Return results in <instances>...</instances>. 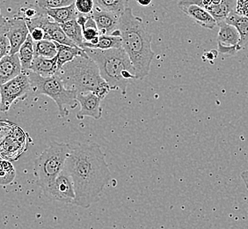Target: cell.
Here are the masks:
<instances>
[{"label": "cell", "instance_id": "obj_36", "mask_svg": "<svg viewBox=\"0 0 248 229\" xmlns=\"http://www.w3.org/2000/svg\"><path fill=\"white\" fill-rule=\"evenodd\" d=\"M153 0H137L138 4L141 6H149V5H152Z\"/></svg>", "mask_w": 248, "mask_h": 229}, {"label": "cell", "instance_id": "obj_30", "mask_svg": "<svg viewBox=\"0 0 248 229\" xmlns=\"http://www.w3.org/2000/svg\"><path fill=\"white\" fill-rule=\"evenodd\" d=\"M8 24V23H7ZM7 25L0 29V60L11 54V44L6 35Z\"/></svg>", "mask_w": 248, "mask_h": 229}, {"label": "cell", "instance_id": "obj_5", "mask_svg": "<svg viewBox=\"0 0 248 229\" xmlns=\"http://www.w3.org/2000/svg\"><path fill=\"white\" fill-rule=\"evenodd\" d=\"M71 151L69 144L51 142L34 161V176L42 190L48 186L62 171Z\"/></svg>", "mask_w": 248, "mask_h": 229}, {"label": "cell", "instance_id": "obj_6", "mask_svg": "<svg viewBox=\"0 0 248 229\" xmlns=\"http://www.w3.org/2000/svg\"><path fill=\"white\" fill-rule=\"evenodd\" d=\"M27 74L31 83V90L35 95H44L51 98L58 105L62 117L69 114V111L65 109L66 106L71 108L76 107L78 93L67 89L59 77H42L31 71L27 72Z\"/></svg>", "mask_w": 248, "mask_h": 229}, {"label": "cell", "instance_id": "obj_37", "mask_svg": "<svg viewBox=\"0 0 248 229\" xmlns=\"http://www.w3.org/2000/svg\"><path fill=\"white\" fill-rule=\"evenodd\" d=\"M241 178H242L244 183L246 184V187H247V189L248 190V170L242 172V174H241Z\"/></svg>", "mask_w": 248, "mask_h": 229}, {"label": "cell", "instance_id": "obj_10", "mask_svg": "<svg viewBox=\"0 0 248 229\" xmlns=\"http://www.w3.org/2000/svg\"><path fill=\"white\" fill-rule=\"evenodd\" d=\"M6 35L11 44V54H17L29 35L26 20L19 17L8 19Z\"/></svg>", "mask_w": 248, "mask_h": 229}, {"label": "cell", "instance_id": "obj_2", "mask_svg": "<svg viewBox=\"0 0 248 229\" xmlns=\"http://www.w3.org/2000/svg\"><path fill=\"white\" fill-rule=\"evenodd\" d=\"M118 30L122 47L133 65L138 80H142L148 75L154 57L152 49L153 37L143 24V19L134 15L130 7L120 16Z\"/></svg>", "mask_w": 248, "mask_h": 229}, {"label": "cell", "instance_id": "obj_23", "mask_svg": "<svg viewBox=\"0 0 248 229\" xmlns=\"http://www.w3.org/2000/svg\"><path fill=\"white\" fill-rule=\"evenodd\" d=\"M61 28L68 38L72 40L78 47L84 49V38L82 34L81 26L78 23L77 19L61 24Z\"/></svg>", "mask_w": 248, "mask_h": 229}, {"label": "cell", "instance_id": "obj_1", "mask_svg": "<svg viewBox=\"0 0 248 229\" xmlns=\"http://www.w3.org/2000/svg\"><path fill=\"white\" fill-rule=\"evenodd\" d=\"M63 170L72 178L75 191L73 205L82 208L98 202L112 178L105 154L96 143L71 146Z\"/></svg>", "mask_w": 248, "mask_h": 229}, {"label": "cell", "instance_id": "obj_3", "mask_svg": "<svg viewBox=\"0 0 248 229\" xmlns=\"http://www.w3.org/2000/svg\"><path fill=\"white\" fill-rule=\"evenodd\" d=\"M56 75L61 79L67 89L76 91L78 94L93 93L103 100L111 90L100 76L99 67L88 56L75 57Z\"/></svg>", "mask_w": 248, "mask_h": 229}, {"label": "cell", "instance_id": "obj_27", "mask_svg": "<svg viewBox=\"0 0 248 229\" xmlns=\"http://www.w3.org/2000/svg\"><path fill=\"white\" fill-rule=\"evenodd\" d=\"M16 171L9 161L0 159V186L9 185L15 181Z\"/></svg>", "mask_w": 248, "mask_h": 229}, {"label": "cell", "instance_id": "obj_40", "mask_svg": "<svg viewBox=\"0 0 248 229\" xmlns=\"http://www.w3.org/2000/svg\"><path fill=\"white\" fill-rule=\"evenodd\" d=\"M0 159H1V158H0Z\"/></svg>", "mask_w": 248, "mask_h": 229}, {"label": "cell", "instance_id": "obj_14", "mask_svg": "<svg viewBox=\"0 0 248 229\" xmlns=\"http://www.w3.org/2000/svg\"><path fill=\"white\" fill-rule=\"evenodd\" d=\"M22 72L19 56L10 54L0 60V86L12 81Z\"/></svg>", "mask_w": 248, "mask_h": 229}, {"label": "cell", "instance_id": "obj_16", "mask_svg": "<svg viewBox=\"0 0 248 229\" xmlns=\"http://www.w3.org/2000/svg\"><path fill=\"white\" fill-rule=\"evenodd\" d=\"M217 26L219 27V31L217 34V44L238 48L240 36L236 28L226 23L225 21L220 22Z\"/></svg>", "mask_w": 248, "mask_h": 229}, {"label": "cell", "instance_id": "obj_32", "mask_svg": "<svg viewBox=\"0 0 248 229\" xmlns=\"http://www.w3.org/2000/svg\"><path fill=\"white\" fill-rule=\"evenodd\" d=\"M29 35L33 42H40L43 40H48L47 39V34L45 31L42 28L39 27H33V28H29Z\"/></svg>", "mask_w": 248, "mask_h": 229}, {"label": "cell", "instance_id": "obj_4", "mask_svg": "<svg viewBox=\"0 0 248 229\" xmlns=\"http://www.w3.org/2000/svg\"><path fill=\"white\" fill-rule=\"evenodd\" d=\"M84 50L96 63L100 76L111 90H120L126 95L129 82L138 80L133 65L123 47L107 50L84 48Z\"/></svg>", "mask_w": 248, "mask_h": 229}, {"label": "cell", "instance_id": "obj_28", "mask_svg": "<svg viewBox=\"0 0 248 229\" xmlns=\"http://www.w3.org/2000/svg\"><path fill=\"white\" fill-rule=\"evenodd\" d=\"M75 0H36V5L45 11L48 9L61 8L74 4Z\"/></svg>", "mask_w": 248, "mask_h": 229}, {"label": "cell", "instance_id": "obj_22", "mask_svg": "<svg viewBox=\"0 0 248 229\" xmlns=\"http://www.w3.org/2000/svg\"><path fill=\"white\" fill-rule=\"evenodd\" d=\"M18 56H19L21 68H22V72H29L34 57L33 41L30 35H29L26 42L19 49Z\"/></svg>", "mask_w": 248, "mask_h": 229}, {"label": "cell", "instance_id": "obj_34", "mask_svg": "<svg viewBox=\"0 0 248 229\" xmlns=\"http://www.w3.org/2000/svg\"><path fill=\"white\" fill-rule=\"evenodd\" d=\"M235 12L240 16L248 18V0H237Z\"/></svg>", "mask_w": 248, "mask_h": 229}, {"label": "cell", "instance_id": "obj_8", "mask_svg": "<svg viewBox=\"0 0 248 229\" xmlns=\"http://www.w3.org/2000/svg\"><path fill=\"white\" fill-rule=\"evenodd\" d=\"M28 134L14 124L9 135L0 143V158L9 162L17 161L28 148Z\"/></svg>", "mask_w": 248, "mask_h": 229}, {"label": "cell", "instance_id": "obj_13", "mask_svg": "<svg viewBox=\"0 0 248 229\" xmlns=\"http://www.w3.org/2000/svg\"><path fill=\"white\" fill-rule=\"evenodd\" d=\"M92 17L94 19L100 34L110 35L118 29L119 15L101 10L98 6H94Z\"/></svg>", "mask_w": 248, "mask_h": 229}, {"label": "cell", "instance_id": "obj_17", "mask_svg": "<svg viewBox=\"0 0 248 229\" xmlns=\"http://www.w3.org/2000/svg\"><path fill=\"white\" fill-rule=\"evenodd\" d=\"M225 22L232 25L238 30L240 36L238 49L239 50L248 47V18L240 16L235 11L232 12L225 19Z\"/></svg>", "mask_w": 248, "mask_h": 229}, {"label": "cell", "instance_id": "obj_25", "mask_svg": "<svg viewBox=\"0 0 248 229\" xmlns=\"http://www.w3.org/2000/svg\"><path fill=\"white\" fill-rule=\"evenodd\" d=\"M96 6L116 15H123L125 10L129 7V0H94Z\"/></svg>", "mask_w": 248, "mask_h": 229}, {"label": "cell", "instance_id": "obj_18", "mask_svg": "<svg viewBox=\"0 0 248 229\" xmlns=\"http://www.w3.org/2000/svg\"><path fill=\"white\" fill-rule=\"evenodd\" d=\"M57 44L58 54H57V61H58V71L67 63L72 62V60L77 57H86L87 54L84 49L79 47H71L63 44Z\"/></svg>", "mask_w": 248, "mask_h": 229}, {"label": "cell", "instance_id": "obj_33", "mask_svg": "<svg viewBox=\"0 0 248 229\" xmlns=\"http://www.w3.org/2000/svg\"><path fill=\"white\" fill-rule=\"evenodd\" d=\"M14 124L8 121H0V143L9 135Z\"/></svg>", "mask_w": 248, "mask_h": 229}, {"label": "cell", "instance_id": "obj_15", "mask_svg": "<svg viewBox=\"0 0 248 229\" xmlns=\"http://www.w3.org/2000/svg\"><path fill=\"white\" fill-rule=\"evenodd\" d=\"M29 71L37 73L42 77L55 76L58 72L57 57L49 59L45 57H34Z\"/></svg>", "mask_w": 248, "mask_h": 229}, {"label": "cell", "instance_id": "obj_11", "mask_svg": "<svg viewBox=\"0 0 248 229\" xmlns=\"http://www.w3.org/2000/svg\"><path fill=\"white\" fill-rule=\"evenodd\" d=\"M178 6L185 15L189 16L197 24L204 29H213L217 26L215 19L207 10L191 0H181Z\"/></svg>", "mask_w": 248, "mask_h": 229}, {"label": "cell", "instance_id": "obj_20", "mask_svg": "<svg viewBox=\"0 0 248 229\" xmlns=\"http://www.w3.org/2000/svg\"><path fill=\"white\" fill-rule=\"evenodd\" d=\"M236 4L237 0H222L218 5H210L206 10L214 18L217 24H218L222 21H225L228 15L235 11Z\"/></svg>", "mask_w": 248, "mask_h": 229}, {"label": "cell", "instance_id": "obj_24", "mask_svg": "<svg viewBox=\"0 0 248 229\" xmlns=\"http://www.w3.org/2000/svg\"><path fill=\"white\" fill-rule=\"evenodd\" d=\"M33 50L34 57H45L49 59L57 57L58 54L57 44L50 40L33 42Z\"/></svg>", "mask_w": 248, "mask_h": 229}, {"label": "cell", "instance_id": "obj_35", "mask_svg": "<svg viewBox=\"0 0 248 229\" xmlns=\"http://www.w3.org/2000/svg\"><path fill=\"white\" fill-rule=\"evenodd\" d=\"M217 55H218V51L215 50V49H212L210 52L206 53L208 60H214L217 57Z\"/></svg>", "mask_w": 248, "mask_h": 229}, {"label": "cell", "instance_id": "obj_38", "mask_svg": "<svg viewBox=\"0 0 248 229\" xmlns=\"http://www.w3.org/2000/svg\"><path fill=\"white\" fill-rule=\"evenodd\" d=\"M8 23V19H5V17L0 13V29L4 28Z\"/></svg>", "mask_w": 248, "mask_h": 229}, {"label": "cell", "instance_id": "obj_31", "mask_svg": "<svg viewBox=\"0 0 248 229\" xmlns=\"http://www.w3.org/2000/svg\"><path fill=\"white\" fill-rule=\"evenodd\" d=\"M78 14L92 15L94 9V0H75L74 2Z\"/></svg>", "mask_w": 248, "mask_h": 229}, {"label": "cell", "instance_id": "obj_12", "mask_svg": "<svg viewBox=\"0 0 248 229\" xmlns=\"http://www.w3.org/2000/svg\"><path fill=\"white\" fill-rule=\"evenodd\" d=\"M76 100L80 105V110L77 114V117L78 119H82L85 116H89L93 119L98 120L102 116V100L99 96L93 93L78 94Z\"/></svg>", "mask_w": 248, "mask_h": 229}, {"label": "cell", "instance_id": "obj_26", "mask_svg": "<svg viewBox=\"0 0 248 229\" xmlns=\"http://www.w3.org/2000/svg\"><path fill=\"white\" fill-rule=\"evenodd\" d=\"M122 38L121 36L116 35H108V34H100L99 36V40L95 45L92 46L91 48L94 49H101V50H107V49H112L122 48Z\"/></svg>", "mask_w": 248, "mask_h": 229}, {"label": "cell", "instance_id": "obj_9", "mask_svg": "<svg viewBox=\"0 0 248 229\" xmlns=\"http://www.w3.org/2000/svg\"><path fill=\"white\" fill-rule=\"evenodd\" d=\"M44 195L53 201L65 204H73L75 200V191L72 178L62 169L56 180L43 190Z\"/></svg>", "mask_w": 248, "mask_h": 229}, {"label": "cell", "instance_id": "obj_29", "mask_svg": "<svg viewBox=\"0 0 248 229\" xmlns=\"http://www.w3.org/2000/svg\"><path fill=\"white\" fill-rule=\"evenodd\" d=\"M43 10L39 8L37 5H24L19 10L18 17L27 20L35 19L39 15H43Z\"/></svg>", "mask_w": 248, "mask_h": 229}, {"label": "cell", "instance_id": "obj_19", "mask_svg": "<svg viewBox=\"0 0 248 229\" xmlns=\"http://www.w3.org/2000/svg\"><path fill=\"white\" fill-rule=\"evenodd\" d=\"M77 21L81 26L84 43H90L93 39L100 36V31L97 28V25L94 19H93L92 15L78 14Z\"/></svg>", "mask_w": 248, "mask_h": 229}, {"label": "cell", "instance_id": "obj_21", "mask_svg": "<svg viewBox=\"0 0 248 229\" xmlns=\"http://www.w3.org/2000/svg\"><path fill=\"white\" fill-rule=\"evenodd\" d=\"M45 13L50 19H54L55 22L60 25L66 23L72 19H76L78 17L75 4L61 8L45 10Z\"/></svg>", "mask_w": 248, "mask_h": 229}, {"label": "cell", "instance_id": "obj_7", "mask_svg": "<svg viewBox=\"0 0 248 229\" xmlns=\"http://www.w3.org/2000/svg\"><path fill=\"white\" fill-rule=\"evenodd\" d=\"M30 90L31 83L27 72H21L19 76L0 86V111H8L15 100L23 99Z\"/></svg>", "mask_w": 248, "mask_h": 229}, {"label": "cell", "instance_id": "obj_39", "mask_svg": "<svg viewBox=\"0 0 248 229\" xmlns=\"http://www.w3.org/2000/svg\"><path fill=\"white\" fill-rule=\"evenodd\" d=\"M0 104H1V98H0Z\"/></svg>", "mask_w": 248, "mask_h": 229}]
</instances>
